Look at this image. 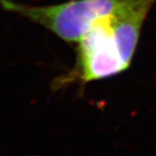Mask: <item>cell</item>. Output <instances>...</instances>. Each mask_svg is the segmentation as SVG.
I'll return each instance as SVG.
<instances>
[{"label": "cell", "instance_id": "1", "mask_svg": "<svg viewBox=\"0 0 156 156\" xmlns=\"http://www.w3.org/2000/svg\"><path fill=\"white\" fill-rule=\"evenodd\" d=\"M156 0H129L101 18L78 42L72 71L56 80L54 87L88 83L121 74L133 60L142 27Z\"/></svg>", "mask_w": 156, "mask_h": 156}, {"label": "cell", "instance_id": "2", "mask_svg": "<svg viewBox=\"0 0 156 156\" xmlns=\"http://www.w3.org/2000/svg\"><path fill=\"white\" fill-rule=\"evenodd\" d=\"M129 0H69L46 6L0 0L5 11L38 23L67 43H78L98 20L114 13Z\"/></svg>", "mask_w": 156, "mask_h": 156}]
</instances>
